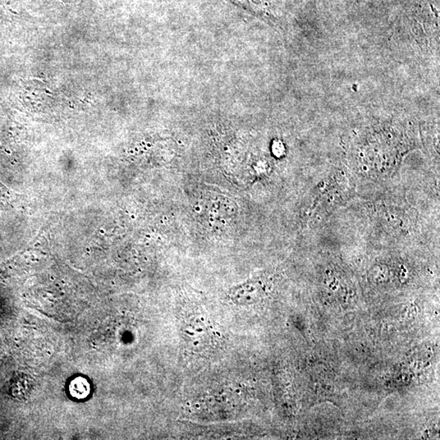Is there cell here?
<instances>
[{
	"label": "cell",
	"mask_w": 440,
	"mask_h": 440,
	"mask_svg": "<svg viewBox=\"0 0 440 440\" xmlns=\"http://www.w3.org/2000/svg\"><path fill=\"white\" fill-rule=\"evenodd\" d=\"M185 336L187 345L194 350H201L210 340L208 327L200 320H194L186 325Z\"/></svg>",
	"instance_id": "2"
},
{
	"label": "cell",
	"mask_w": 440,
	"mask_h": 440,
	"mask_svg": "<svg viewBox=\"0 0 440 440\" xmlns=\"http://www.w3.org/2000/svg\"><path fill=\"white\" fill-rule=\"evenodd\" d=\"M71 391L73 396L84 398L89 394V384L84 379L77 378L72 382Z\"/></svg>",
	"instance_id": "3"
},
{
	"label": "cell",
	"mask_w": 440,
	"mask_h": 440,
	"mask_svg": "<svg viewBox=\"0 0 440 440\" xmlns=\"http://www.w3.org/2000/svg\"><path fill=\"white\" fill-rule=\"evenodd\" d=\"M262 295V286L257 282H248L232 287L228 297L237 305H249L259 300Z\"/></svg>",
	"instance_id": "1"
}]
</instances>
